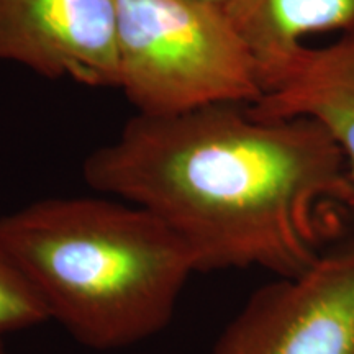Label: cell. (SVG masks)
<instances>
[{
  "label": "cell",
  "mask_w": 354,
  "mask_h": 354,
  "mask_svg": "<svg viewBox=\"0 0 354 354\" xmlns=\"http://www.w3.org/2000/svg\"><path fill=\"white\" fill-rule=\"evenodd\" d=\"M88 187L151 212L185 243L197 272L307 271L351 215L354 184L326 128L263 120L248 105L136 113L86 158Z\"/></svg>",
  "instance_id": "1"
},
{
  "label": "cell",
  "mask_w": 354,
  "mask_h": 354,
  "mask_svg": "<svg viewBox=\"0 0 354 354\" xmlns=\"http://www.w3.org/2000/svg\"><path fill=\"white\" fill-rule=\"evenodd\" d=\"M0 234L50 320L100 351L165 330L197 272L166 223L109 196L37 201L0 218Z\"/></svg>",
  "instance_id": "2"
},
{
  "label": "cell",
  "mask_w": 354,
  "mask_h": 354,
  "mask_svg": "<svg viewBox=\"0 0 354 354\" xmlns=\"http://www.w3.org/2000/svg\"><path fill=\"white\" fill-rule=\"evenodd\" d=\"M118 88L136 113L166 117L264 94L258 64L223 7L117 0Z\"/></svg>",
  "instance_id": "3"
},
{
  "label": "cell",
  "mask_w": 354,
  "mask_h": 354,
  "mask_svg": "<svg viewBox=\"0 0 354 354\" xmlns=\"http://www.w3.org/2000/svg\"><path fill=\"white\" fill-rule=\"evenodd\" d=\"M210 354H354V240L259 287Z\"/></svg>",
  "instance_id": "4"
},
{
  "label": "cell",
  "mask_w": 354,
  "mask_h": 354,
  "mask_svg": "<svg viewBox=\"0 0 354 354\" xmlns=\"http://www.w3.org/2000/svg\"><path fill=\"white\" fill-rule=\"evenodd\" d=\"M117 0H0V63L118 88Z\"/></svg>",
  "instance_id": "5"
},
{
  "label": "cell",
  "mask_w": 354,
  "mask_h": 354,
  "mask_svg": "<svg viewBox=\"0 0 354 354\" xmlns=\"http://www.w3.org/2000/svg\"><path fill=\"white\" fill-rule=\"evenodd\" d=\"M248 109L263 120H317L342 148L354 184V37L304 46Z\"/></svg>",
  "instance_id": "6"
},
{
  "label": "cell",
  "mask_w": 354,
  "mask_h": 354,
  "mask_svg": "<svg viewBox=\"0 0 354 354\" xmlns=\"http://www.w3.org/2000/svg\"><path fill=\"white\" fill-rule=\"evenodd\" d=\"M230 21L258 64L263 86L320 33L354 37V0H230Z\"/></svg>",
  "instance_id": "7"
},
{
  "label": "cell",
  "mask_w": 354,
  "mask_h": 354,
  "mask_svg": "<svg viewBox=\"0 0 354 354\" xmlns=\"http://www.w3.org/2000/svg\"><path fill=\"white\" fill-rule=\"evenodd\" d=\"M50 320L46 308L0 234V336Z\"/></svg>",
  "instance_id": "8"
},
{
  "label": "cell",
  "mask_w": 354,
  "mask_h": 354,
  "mask_svg": "<svg viewBox=\"0 0 354 354\" xmlns=\"http://www.w3.org/2000/svg\"><path fill=\"white\" fill-rule=\"evenodd\" d=\"M201 2H207V3H214V6H218V7H223L227 6L230 0H201Z\"/></svg>",
  "instance_id": "9"
},
{
  "label": "cell",
  "mask_w": 354,
  "mask_h": 354,
  "mask_svg": "<svg viewBox=\"0 0 354 354\" xmlns=\"http://www.w3.org/2000/svg\"><path fill=\"white\" fill-rule=\"evenodd\" d=\"M0 354H7L6 348H3V343H2V336H0Z\"/></svg>",
  "instance_id": "10"
}]
</instances>
